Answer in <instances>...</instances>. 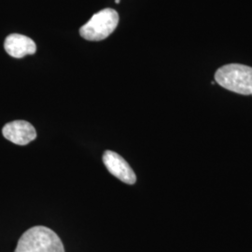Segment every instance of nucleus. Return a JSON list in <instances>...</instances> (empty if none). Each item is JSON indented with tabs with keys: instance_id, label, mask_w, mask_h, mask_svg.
Here are the masks:
<instances>
[{
	"instance_id": "obj_1",
	"label": "nucleus",
	"mask_w": 252,
	"mask_h": 252,
	"mask_svg": "<svg viewBox=\"0 0 252 252\" xmlns=\"http://www.w3.org/2000/svg\"><path fill=\"white\" fill-rule=\"evenodd\" d=\"M15 252H64L60 237L45 226L27 230L19 239Z\"/></svg>"
},
{
	"instance_id": "obj_2",
	"label": "nucleus",
	"mask_w": 252,
	"mask_h": 252,
	"mask_svg": "<svg viewBox=\"0 0 252 252\" xmlns=\"http://www.w3.org/2000/svg\"><path fill=\"white\" fill-rule=\"evenodd\" d=\"M215 81L226 90L244 95H252V67L230 63L220 67L215 73Z\"/></svg>"
},
{
	"instance_id": "obj_3",
	"label": "nucleus",
	"mask_w": 252,
	"mask_h": 252,
	"mask_svg": "<svg viewBox=\"0 0 252 252\" xmlns=\"http://www.w3.org/2000/svg\"><path fill=\"white\" fill-rule=\"evenodd\" d=\"M119 24V14L112 9H105L93 17L80 29L81 36L90 41H100L110 36Z\"/></svg>"
},
{
	"instance_id": "obj_4",
	"label": "nucleus",
	"mask_w": 252,
	"mask_h": 252,
	"mask_svg": "<svg viewBox=\"0 0 252 252\" xmlns=\"http://www.w3.org/2000/svg\"><path fill=\"white\" fill-rule=\"evenodd\" d=\"M103 162L108 172L121 181L130 185L135 184V172L120 154L112 151H106L103 154Z\"/></svg>"
},
{
	"instance_id": "obj_5",
	"label": "nucleus",
	"mask_w": 252,
	"mask_h": 252,
	"mask_svg": "<svg viewBox=\"0 0 252 252\" xmlns=\"http://www.w3.org/2000/svg\"><path fill=\"white\" fill-rule=\"evenodd\" d=\"M2 134L11 143L25 146L35 140L36 129L27 121H13L5 125L2 129Z\"/></svg>"
},
{
	"instance_id": "obj_6",
	"label": "nucleus",
	"mask_w": 252,
	"mask_h": 252,
	"mask_svg": "<svg viewBox=\"0 0 252 252\" xmlns=\"http://www.w3.org/2000/svg\"><path fill=\"white\" fill-rule=\"evenodd\" d=\"M7 54L14 58H23L28 54L36 53V43L27 36L20 34H11L7 36L4 42Z\"/></svg>"
},
{
	"instance_id": "obj_7",
	"label": "nucleus",
	"mask_w": 252,
	"mask_h": 252,
	"mask_svg": "<svg viewBox=\"0 0 252 252\" xmlns=\"http://www.w3.org/2000/svg\"><path fill=\"white\" fill-rule=\"evenodd\" d=\"M115 2H116L117 4H119V3H120V0H115Z\"/></svg>"
}]
</instances>
